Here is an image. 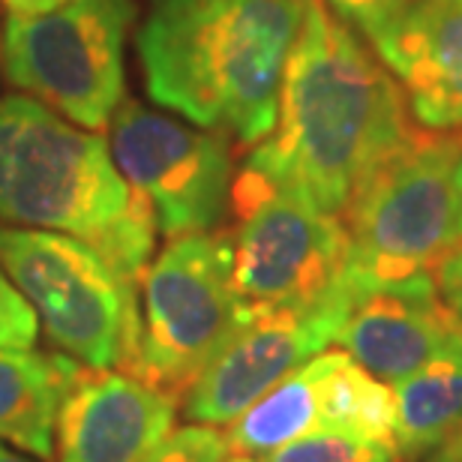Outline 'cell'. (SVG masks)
I'll return each instance as SVG.
<instances>
[{
    "mask_svg": "<svg viewBox=\"0 0 462 462\" xmlns=\"http://www.w3.org/2000/svg\"><path fill=\"white\" fill-rule=\"evenodd\" d=\"M396 441L355 430H316L276 448L262 462H396Z\"/></svg>",
    "mask_w": 462,
    "mask_h": 462,
    "instance_id": "obj_17",
    "label": "cell"
},
{
    "mask_svg": "<svg viewBox=\"0 0 462 462\" xmlns=\"http://www.w3.org/2000/svg\"><path fill=\"white\" fill-rule=\"evenodd\" d=\"M133 22V0H69L45 15H9L0 40L4 76L69 124L99 133L124 106Z\"/></svg>",
    "mask_w": 462,
    "mask_h": 462,
    "instance_id": "obj_7",
    "label": "cell"
},
{
    "mask_svg": "<svg viewBox=\"0 0 462 462\" xmlns=\"http://www.w3.org/2000/svg\"><path fill=\"white\" fill-rule=\"evenodd\" d=\"M462 337V321L441 300L436 280H418L360 294L337 343L384 384L402 378Z\"/></svg>",
    "mask_w": 462,
    "mask_h": 462,
    "instance_id": "obj_14",
    "label": "cell"
},
{
    "mask_svg": "<svg viewBox=\"0 0 462 462\" xmlns=\"http://www.w3.org/2000/svg\"><path fill=\"white\" fill-rule=\"evenodd\" d=\"M246 319L231 282L226 231L171 237L142 280V339L133 375L178 400Z\"/></svg>",
    "mask_w": 462,
    "mask_h": 462,
    "instance_id": "obj_8",
    "label": "cell"
},
{
    "mask_svg": "<svg viewBox=\"0 0 462 462\" xmlns=\"http://www.w3.org/2000/svg\"><path fill=\"white\" fill-rule=\"evenodd\" d=\"M4 9L9 15H45V13H54V9H60L63 4H69V0H0Z\"/></svg>",
    "mask_w": 462,
    "mask_h": 462,
    "instance_id": "obj_22",
    "label": "cell"
},
{
    "mask_svg": "<svg viewBox=\"0 0 462 462\" xmlns=\"http://www.w3.org/2000/svg\"><path fill=\"white\" fill-rule=\"evenodd\" d=\"M393 391L346 351H319L228 423L235 457L262 459L316 430H355L393 441Z\"/></svg>",
    "mask_w": 462,
    "mask_h": 462,
    "instance_id": "obj_10",
    "label": "cell"
},
{
    "mask_svg": "<svg viewBox=\"0 0 462 462\" xmlns=\"http://www.w3.org/2000/svg\"><path fill=\"white\" fill-rule=\"evenodd\" d=\"M396 450L409 459H462V337L393 384Z\"/></svg>",
    "mask_w": 462,
    "mask_h": 462,
    "instance_id": "obj_16",
    "label": "cell"
},
{
    "mask_svg": "<svg viewBox=\"0 0 462 462\" xmlns=\"http://www.w3.org/2000/svg\"><path fill=\"white\" fill-rule=\"evenodd\" d=\"M411 0H325V6L339 15L348 27H355L373 40L378 31H384Z\"/></svg>",
    "mask_w": 462,
    "mask_h": 462,
    "instance_id": "obj_20",
    "label": "cell"
},
{
    "mask_svg": "<svg viewBox=\"0 0 462 462\" xmlns=\"http://www.w3.org/2000/svg\"><path fill=\"white\" fill-rule=\"evenodd\" d=\"M459 135L418 133L375 169L343 210L346 285L355 294L436 280L459 246L454 160Z\"/></svg>",
    "mask_w": 462,
    "mask_h": 462,
    "instance_id": "obj_4",
    "label": "cell"
},
{
    "mask_svg": "<svg viewBox=\"0 0 462 462\" xmlns=\"http://www.w3.org/2000/svg\"><path fill=\"white\" fill-rule=\"evenodd\" d=\"M231 462H253V459H244V457H235V459H231Z\"/></svg>",
    "mask_w": 462,
    "mask_h": 462,
    "instance_id": "obj_25",
    "label": "cell"
},
{
    "mask_svg": "<svg viewBox=\"0 0 462 462\" xmlns=\"http://www.w3.org/2000/svg\"><path fill=\"white\" fill-rule=\"evenodd\" d=\"M81 369L63 351L0 346V441L36 459H51L60 405Z\"/></svg>",
    "mask_w": 462,
    "mask_h": 462,
    "instance_id": "obj_15",
    "label": "cell"
},
{
    "mask_svg": "<svg viewBox=\"0 0 462 462\" xmlns=\"http://www.w3.org/2000/svg\"><path fill=\"white\" fill-rule=\"evenodd\" d=\"M231 217V282L246 316L355 300L346 285L348 240L339 217L244 165L235 171Z\"/></svg>",
    "mask_w": 462,
    "mask_h": 462,
    "instance_id": "obj_6",
    "label": "cell"
},
{
    "mask_svg": "<svg viewBox=\"0 0 462 462\" xmlns=\"http://www.w3.org/2000/svg\"><path fill=\"white\" fill-rule=\"evenodd\" d=\"M369 49L400 85L414 126L462 133V0H411Z\"/></svg>",
    "mask_w": 462,
    "mask_h": 462,
    "instance_id": "obj_13",
    "label": "cell"
},
{
    "mask_svg": "<svg viewBox=\"0 0 462 462\" xmlns=\"http://www.w3.org/2000/svg\"><path fill=\"white\" fill-rule=\"evenodd\" d=\"M418 133L400 85L355 27L310 0L285 63L276 124L244 169L343 217L366 178Z\"/></svg>",
    "mask_w": 462,
    "mask_h": 462,
    "instance_id": "obj_1",
    "label": "cell"
},
{
    "mask_svg": "<svg viewBox=\"0 0 462 462\" xmlns=\"http://www.w3.org/2000/svg\"><path fill=\"white\" fill-rule=\"evenodd\" d=\"M355 300L339 298L310 310H267L244 321L199 382L183 393L192 423L226 427L285 375L337 343Z\"/></svg>",
    "mask_w": 462,
    "mask_h": 462,
    "instance_id": "obj_11",
    "label": "cell"
},
{
    "mask_svg": "<svg viewBox=\"0 0 462 462\" xmlns=\"http://www.w3.org/2000/svg\"><path fill=\"white\" fill-rule=\"evenodd\" d=\"M454 196H457V235L462 244V147L454 160Z\"/></svg>",
    "mask_w": 462,
    "mask_h": 462,
    "instance_id": "obj_23",
    "label": "cell"
},
{
    "mask_svg": "<svg viewBox=\"0 0 462 462\" xmlns=\"http://www.w3.org/2000/svg\"><path fill=\"white\" fill-rule=\"evenodd\" d=\"M178 400L126 369H81L58 414V462H156Z\"/></svg>",
    "mask_w": 462,
    "mask_h": 462,
    "instance_id": "obj_12",
    "label": "cell"
},
{
    "mask_svg": "<svg viewBox=\"0 0 462 462\" xmlns=\"http://www.w3.org/2000/svg\"><path fill=\"white\" fill-rule=\"evenodd\" d=\"M436 285H439L441 300H445L450 312L462 321V244L439 264Z\"/></svg>",
    "mask_w": 462,
    "mask_h": 462,
    "instance_id": "obj_21",
    "label": "cell"
},
{
    "mask_svg": "<svg viewBox=\"0 0 462 462\" xmlns=\"http://www.w3.org/2000/svg\"><path fill=\"white\" fill-rule=\"evenodd\" d=\"M0 223L85 240L135 285L160 231L106 138L27 94L0 97Z\"/></svg>",
    "mask_w": 462,
    "mask_h": 462,
    "instance_id": "obj_3",
    "label": "cell"
},
{
    "mask_svg": "<svg viewBox=\"0 0 462 462\" xmlns=\"http://www.w3.org/2000/svg\"><path fill=\"white\" fill-rule=\"evenodd\" d=\"M36 337H40V319L0 267V346L33 348Z\"/></svg>",
    "mask_w": 462,
    "mask_h": 462,
    "instance_id": "obj_19",
    "label": "cell"
},
{
    "mask_svg": "<svg viewBox=\"0 0 462 462\" xmlns=\"http://www.w3.org/2000/svg\"><path fill=\"white\" fill-rule=\"evenodd\" d=\"M108 147L169 240L217 231L231 214L235 160L219 133L187 126L142 103H124L112 117Z\"/></svg>",
    "mask_w": 462,
    "mask_h": 462,
    "instance_id": "obj_9",
    "label": "cell"
},
{
    "mask_svg": "<svg viewBox=\"0 0 462 462\" xmlns=\"http://www.w3.org/2000/svg\"><path fill=\"white\" fill-rule=\"evenodd\" d=\"M0 267L63 355L88 369L133 373L142 339L138 285L94 246L60 231L0 223Z\"/></svg>",
    "mask_w": 462,
    "mask_h": 462,
    "instance_id": "obj_5",
    "label": "cell"
},
{
    "mask_svg": "<svg viewBox=\"0 0 462 462\" xmlns=\"http://www.w3.org/2000/svg\"><path fill=\"white\" fill-rule=\"evenodd\" d=\"M0 462H33V459H24L22 454H15V450L0 445Z\"/></svg>",
    "mask_w": 462,
    "mask_h": 462,
    "instance_id": "obj_24",
    "label": "cell"
},
{
    "mask_svg": "<svg viewBox=\"0 0 462 462\" xmlns=\"http://www.w3.org/2000/svg\"><path fill=\"white\" fill-rule=\"evenodd\" d=\"M235 454L228 448L226 432L210 423H189V427L171 430L165 439L156 462H231Z\"/></svg>",
    "mask_w": 462,
    "mask_h": 462,
    "instance_id": "obj_18",
    "label": "cell"
},
{
    "mask_svg": "<svg viewBox=\"0 0 462 462\" xmlns=\"http://www.w3.org/2000/svg\"><path fill=\"white\" fill-rule=\"evenodd\" d=\"M310 0H153L135 49L147 97L255 147L276 124Z\"/></svg>",
    "mask_w": 462,
    "mask_h": 462,
    "instance_id": "obj_2",
    "label": "cell"
}]
</instances>
